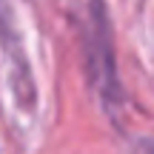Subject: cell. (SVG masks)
Returning <instances> with one entry per match:
<instances>
[{
    "label": "cell",
    "mask_w": 154,
    "mask_h": 154,
    "mask_svg": "<svg viewBox=\"0 0 154 154\" xmlns=\"http://www.w3.org/2000/svg\"><path fill=\"white\" fill-rule=\"evenodd\" d=\"M86 66L91 74V83L97 86L106 109H117L123 100L120 83H117V63H114V43H111V29L106 20L103 3L94 0L88 11V26H86Z\"/></svg>",
    "instance_id": "1"
}]
</instances>
